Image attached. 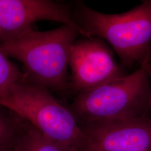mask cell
Masks as SVG:
<instances>
[{
	"label": "cell",
	"mask_w": 151,
	"mask_h": 151,
	"mask_svg": "<svg viewBox=\"0 0 151 151\" xmlns=\"http://www.w3.org/2000/svg\"><path fill=\"white\" fill-rule=\"evenodd\" d=\"M83 32L68 24L45 32L32 28L16 39L0 43V50L22 64L24 78L49 90H67L70 50Z\"/></svg>",
	"instance_id": "cell-1"
},
{
	"label": "cell",
	"mask_w": 151,
	"mask_h": 151,
	"mask_svg": "<svg viewBox=\"0 0 151 151\" xmlns=\"http://www.w3.org/2000/svg\"><path fill=\"white\" fill-rule=\"evenodd\" d=\"M72 19L87 38L110 44L125 65H142L151 57V0L117 14L102 13L77 1L73 3Z\"/></svg>",
	"instance_id": "cell-2"
},
{
	"label": "cell",
	"mask_w": 151,
	"mask_h": 151,
	"mask_svg": "<svg viewBox=\"0 0 151 151\" xmlns=\"http://www.w3.org/2000/svg\"><path fill=\"white\" fill-rule=\"evenodd\" d=\"M151 60L147 58L132 74L76 95L67 108L79 125L148 115L151 86L148 66Z\"/></svg>",
	"instance_id": "cell-3"
},
{
	"label": "cell",
	"mask_w": 151,
	"mask_h": 151,
	"mask_svg": "<svg viewBox=\"0 0 151 151\" xmlns=\"http://www.w3.org/2000/svg\"><path fill=\"white\" fill-rule=\"evenodd\" d=\"M0 105L27 120L49 138L72 151H87L86 135L70 110L44 87L24 78L11 87Z\"/></svg>",
	"instance_id": "cell-4"
},
{
	"label": "cell",
	"mask_w": 151,
	"mask_h": 151,
	"mask_svg": "<svg viewBox=\"0 0 151 151\" xmlns=\"http://www.w3.org/2000/svg\"><path fill=\"white\" fill-rule=\"evenodd\" d=\"M69 67L67 90L76 95L127 75L106 44L96 37L76 41L70 50Z\"/></svg>",
	"instance_id": "cell-5"
},
{
	"label": "cell",
	"mask_w": 151,
	"mask_h": 151,
	"mask_svg": "<svg viewBox=\"0 0 151 151\" xmlns=\"http://www.w3.org/2000/svg\"><path fill=\"white\" fill-rule=\"evenodd\" d=\"M87 151H151V117L100 120L80 125Z\"/></svg>",
	"instance_id": "cell-6"
},
{
	"label": "cell",
	"mask_w": 151,
	"mask_h": 151,
	"mask_svg": "<svg viewBox=\"0 0 151 151\" xmlns=\"http://www.w3.org/2000/svg\"><path fill=\"white\" fill-rule=\"evenodd\" d=\"M73 3L52 0H0V43L11 41L40 20L70 25L84 32L72 19Z\"/></svg>",
	"instance_id": "cell-7"
},
{
	"label": "cell",
	"mask_w": 151,
	"mask_h": 151,
	"mask_svg": "<svg viewBox=\"0 0 151 151\" xmlns=\"http://www.w3.org/2000/svg\"><path fill=\"white\" fill-rule=\"evenodd\" d=\"M27 120L0 105V151H12Z\"/></svg>",
	"instance_id": "cell-8"
},
{
	"label": "cell",
	"mask_w": 151,
	"mask_h": 151,
	"mask_svg": "<svg viewBox=\"0 0 151 151\" xmlns=\"http://www.w3.org/2000/svg\"><path fill=\"white\" fill-rule=\"evenodd\" d=\"M12 151H72L45 136L27 122Z\"/></svg>",
	"instance_id": "cell-9"
},
{
	"label": "cell",
	"mask_w": 151,
	"mask_h": 151,
	"mask_svg": "<svg viewBox=\"0 0 151 151\" xmlns=\"http://www.w3.org/2000/svg\"><path fill=\"white\" fill-rule=\"evenodd\" d=\"M24 78L19 67L0 50V100L7 97L11 87Z\"/></svg>",
	"instance_id": "cell-10"
},
{
	"label": "cell",
	"mask_w": 151,
	"mask_h": 151,
	"mask_svg": "<svg viewBox=\"0 0 151 151\" xmlns=\"http://www.w3.org/2000/svg\"><path fill=\"white\" fill-rule=\"evenodd\" d=\"M148 73L149 76V78H150V80L151 82V63L150 62L148 66Z\"/></svg>",
	"instance_id": "cell-11"
}]
</instances>
